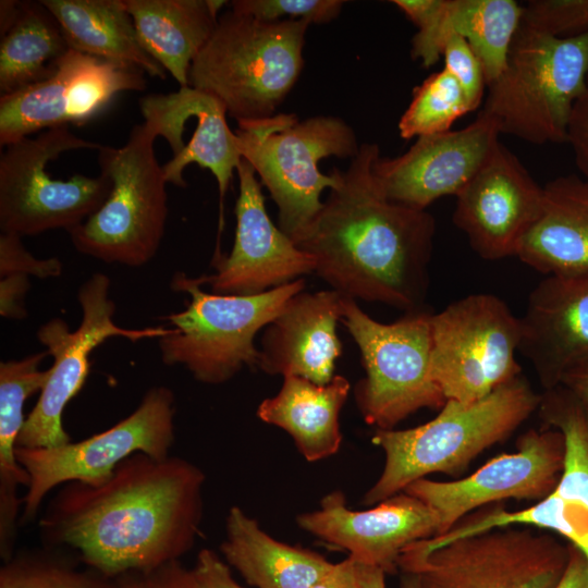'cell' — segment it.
<instances>
[{"label":"cell","mask_w":588,"mask_h":588,"mask_svg":"<svg viewBox=\"0 0 588 588\" xmlns=\"http://www.w3.org/2000/svg\"><path fill=\"white\" fill-rule=\"evenodd\" d=\"M205 481L185 458L135 453L100 481L64 483L39 518L41 539L110 579L179 561L200 531Z\"/></svg>","instance_id":"6da1fadb"},{"label":"cell","mask_w":588,"mask_h":588,"mask_svg":"<svg viewBox=\"0 0 588 588\" xmlns=\"http://www.w3.org/2000/svg\"><path fill=\"white\" fill-rule=\"evenodd\" d=\"M379 155L376 143L360 144L340 183L292 241L342 295L419 310L429 285L436 220L427 210L384 196L372 173Z\"/></svg>","instance_id":"7a4b0ae2"},{"label":"cell","mask_w":588,"mask_h":588,"mask_svg":"<svg viewBox=\"0 0 588 588\" xmlns=\"http://www.w3.org/2000/svg\"><path fill=\"white\" fill-rule=\"evenodd\" d=\"M540 396L520 373L478 401L446 400L432 420L415 428L377 429L371 441L383 450L385 462L363 503L376 505L430 474L463 473L527 420Z\"/></svg>","instance_id":"3957f363"},{"label":"cell","mask_w":588,"mask_h":588,"mask_svg":"<svg viewBox=\"0 0 588 588\" xmlns=\"http://www.w3.org/2000/svg\"><path fill=\"white\" fill-rule=\"evenodd\" d=\"M309 25L226 11L194 59L188 85L216 96L237 122L271 118L302 73Z\"/></svg>","instance_id":"277c9868"},{"label":"cell","mask_w":588,"mask_h":588,"mask_svg":"<svg viewBox=\"0 0 588 588\" xmlns=\"http://www.w3.org/2000/svg\"><path fill=\"white\" fill-rule=\"evenodd\" d=\"M241 157L255 170L278 206V226L291 240L321 209V194L335 187L341 170L323 174L327 157L354 158L360 145L353 127L332 115L299 121L293 113L238 121L235 131Z\"/></svg>","instance_id":"5b68a950"},{"label":"cell","mask_w":588,"mask_h":588,"mask_svg":"<svg viewBox=\"0 0 588 588\" xmlns=\"http://www.w3.org/2000/svg\"><path fill=\"white\" fill-rule=\"evenodd\" d=\"M588 76V32L558 38L520 24L480 112L501 133L535 145L566 143Z\"/></svg>","instance_id":"8992f818"},{"label":"cell","mask_w":588,"mask_h":588,"mask_svg":"<svg viewBox=\"0 0 588 588\" xmlns=\"http://www.w3.org/2000/svg\"><path fill=\"white\" fill-rule=\"evenodd\" d=\"M157 138L145 122L127 142L98 150L100 173L111 181L103 204L69 232L81 254L107 264L142 267L157 254L168 217L167 181L154 149Z\"/></svg>","instance_id":"52a82bcc"},{"label":"cell","mask_w":588,"mask_h":588,"mask_svg":"<svg viewBox=\"0 0 588 588\" xmlns=\"http://www.w3.org/2000/svg\"><path fill=\"white\" fill-rule=\"evenodd\" d=\"M200 286L195 278L174 274L171 287L191 299L185 309L167 317L172 331L159 339L160 356L164 365L184 366L199 382L221 384L244 366L257 367V332L304 291L305 280L255 295L208 293Z\"/></svg>","instance_id":"ba28073f"},{"label":"cell","mask_w":588,"mask_h":588,"mask_svg":"<svg viewBox=\"0 0 588 588\" xmlns=\"http://www.w3.org/2000/svg\"><path fill=\"white\" fill-rule=\"evenodd\" d=\"M430 317L419 309L381 323L345 296L341 322L362 354L366 376L355 387V400L368 425L393 429L421 408L444 405L431 367Z\"/></svg>","instance_id":"9c48e42d"},{"label":"cell","mask_w":588,"mask_h":588,"mask_svg":"<svg viewBox=\"0 0 588 588\" xmlns=\"http://www.w3.org/2000/svg\"><path fill=\"white\" fill-rule=\"evenodd\" d=\"M99 143L58 126L4 146L0 156V229L19 236L53 229L72 231L91 216L111 189L110 179L74 174L66 180L50 176L48 164L61 154L97 149Z\"/></svg>","instance_id":"30bf717a"},{"label":"cell","mask_w":588,"mask_h":588,"mask_svg":"<svg viewBox=\"0 0 588 588\" xmlns=\"http://www.w3.org/2000/svg\"><path fill=\"white\" fill-rule=\"evenodd\" d=\"M567 559L568 544L551 535L507 526L429 551L416 541L397 566L415 574L421 588H554Z\"/></svg>","instance_id":"8fae6325"},{"label":"cell","mask_w":588,"mask_h":588,"mask_svg":"<svg viewBox=\"0 0 588 588\" xmlns=\"http://www.w3.org/2000/svg\"><path fill=\"white\" fill-rule=\"evenodd\" d=\"M431 367L446 400L478 401L520 375L519 318L500 297L475 293L431 314Z\"/></svg>","instance_id":"7c38bea8"},{"label":"cell","mask_w":588,"mask_h":588,"mask_svg":"<svg viewBox=\"0 0 588 588\" xmlns=\"http://www.w3.org/2000/svg\"><path fill=\"white\" fill-rule=\"evenodd\" d=\"M174 413L172 390L157 385L145 393L132 414L102 432L54 448L16 446L15 457L29 476L20 525L36 518L45 497L56 487L70 481H100L138 452L155 458L170 456Z\"/></svg>","instance_id":"4fadbf2b"},{"label":"cell","mask_w":588,"mask_h":588,"mask_svg":"<svg viewBox=\"0 0 588 588\" xmlns=\"http://www.w3.org/2000/svg\"><path fill=\"white\" fill-rule=\"evenodd\" d=\"M110 285L108 275L94 273L79 286L82 320L75 331H70L68 323L58 317L38 328L37 339L53 357V364L37 403L25 419L16 446L54 448L71 442L62 424L63 411L86 381L90 353L107 339L120 336L137 342L160 339L172 331L164 327L126 329L115 324Z\"/></svg>","instance_id":"5bb4252c"},{"label":"cell","mask_w":588,"mask_h":588,"mask_svg":"<svg viewBox=\"0 0 588 588\" xmlns=\"http://www.w3.org/2000/svg\"><path fill=\"white\" fill-rule=\"evenodd\" d=\"M537 411L543 427L564 437V466L554 490L518 511L497 503L480 507L434 537L433 548L493 528L526 526L560 534L588 561V406L560 384L541 393Z\"/></svg>","instance_id":"9a60e30c"},{"label":"cell","mask_w":588,"mask_h":588,"mask_svg":"<svg viewBox=\"0 0 588 588\" xmlns=\"http://www.w3.org/2000/svg\"><path fill=\"white\" fill-rule=\"evenodd\" d=\"M145 74L131 63L69 49L48 77L0 96V145L52 127L87 124L119 94L144 90Z\"/></svg>","instance_id":"2e32d148"},{"label":"cell","mask_w":588,"mask_h":588,"mask_svg":"<svg viewBox=\"0 0 588 588\" xmlns=\"http://www.w3.org/2000/svg\"><path fill=\"white\" fill-rule=\"evenodd\" d=\"M565 456L561 431L529 429L517 451L493 457L470 476L452 481L422 478L404 492L418 498L438 515L444 535L469 513L502 500H537L550 494L561 477Z\"/></svg>","instance_id":"e0dca14e"},{"label":"cell","mask_w":588,"mask_h":588,"mask_svg":"<svg viewBox=\"0 0 588 588\" xmlns=\"http://www.w3.org/2000/svg\"><path fill=\"white\" fill-rule=\"evenodd\" d=\"M543 186L501 142L456 196L454 224L485 260L518 255L543 209Z\"/></svg>","instance_id":"ac0fdd59"},{"label":"cell","mask_w":588,"mask_h":588,"mask_svg":"<svg viewBox=\"0 0 588 588\" xmlns=\"http://www.w3.org/2000/svg\"><path fill=\"white\" fill-rule=\"evenodd\" d=\"M240 193L235 204L236 229L229 256L216 248V272L195 278L210 284L212 293L255 295L315 272V260L275 226L266 206L261 183L245 160L236 169Z\"/></svg>","instance_id":"d6986e66"},{"label":"cell","mask_w":588,"mask_h":588,"mask_svg":"<svg viewBox=\"0 0 588 588\" xmlns=\"http://www.w3.org/2000/svg\"><path fill=\"white\" fill-rule=\"evenodd\" d=\"M499 135L494 121L479 112L461 130L417 137L397 157L379 155L372 173L389 200L426 210L434 200L462 192L494 150Z\"/></svg>","instance_id":"ffe728a7"},{"label":"cell","mask_w":588,"mask_h":588,"mask_svg":"<svg viewBox=\"0 0 588 588\" xmlns=\"http://www.w3.org/2000/svg\"><path fill=\"white\" fill-rule=\"evenodd\" d=\"M298 526L348 552L360 564L394 574L400 555L412 543L437 537L440 522L425 502L404 491L369 510L348 509L343 492L326 494L320 509L297 516Z\"/></svg>","instance_id":"44dd1931"},{"label":"cell","mask_w":588,"mask_h":588,"mask_svg":"<svg viewBox=\"0 0 588 588\" xmlns=\"http://www.w3.org/2000/svg\"><path fill=\"white\" fill-rule=\"evenodd\" d=\"M518 353L544 390L588 360V270L548 274L530 292L519 318Z\"/></svg>","instance_id":"7402d4cb"},{"label":"cell","mask_w":588,"mask_h":588,"mask_svg":"<svg viewBox=\"0 0 588 588\" xmlns=\"http://www.w3.org/2000/svg\"><path fill=\"white\" fill-rule=\"evenodd\" d=\"M418 28L412 57L425 68L442 57L452 35L463 37L479 59L487 86L503 72L522 24L523 5L514 0H393Z\"/></svg>","instance_id":"603a6c76"},{"label":"cell","mask_w":588,"mask_h":588,"mask_svg":"<svg viewBox=\"0 0 588 588\" xmlns=\"http://www.w3.org/2000/svg\"><path fill=\"white\" fill-rule=\"evenodd\" d=\"M344 298L334 290L302 291L290 298L265 329L257 367L269 375L329 383L342 353L336 324Z\"/></svg>","instance_id":"cb8c5ba5"},{"label":"cell","mask_w":588,"mask_h":588,"mask_svg":"<svg viewBox=\"0 0 588 588\" xmlns=\"http://www.w3.org/2000/svg\"><path fill=\"white\" fill-rule=\"evenodd\" d=\"M543 191L542 213L517 258L546 275L588 270V181L558 176Z\"/></svg>","instance_id":"d4e9b609"},{"label":"cell","mask_w":588,"mask_h":588,"mask_svg":"<svg viewBox=\"0 0 588 588\" xmlns=\"http://www.w3.org/2000/svg\"><path fill=\"white\" fill-rule=\"evenodd\" d=\"M223 0H123L144 49L180 87L213 34Z\"/></svg>","instance_id":"484cf974"},{"label":"cell","mask_w":588,"mask_h":588,"mask_svg":"<svg viewBox=\"0 0 588 588\" xmlns=\"http://www.w3.org/2000/svg\"><path fill=\"white\" fill-rule=\"evenodd\" d=\"M220 551L228 565L256 588H310L334 564L314 551L278 541L236 505L228 513Z\"/></svg>","instance_id":"4316f807"},{"label":"cell","mask_w":588,"mask_h":588,"mask_svg":"<svg viewBox=\"0 0 588 588\" xmlns=\"http://www.w3.org/2000/svg\"><path fill=\"white\" fill-rule=\"evenodd\" d=\"M350 390L342 376H334L327 384L285 377L280 391L260 403L257 416L286 431L308 462L321 461L340 449L339 417Z\"/></svg>","instance_id":"83f0119b"},{"label":"cell","mask_w":588,"mask_h":588,"mask_svg":"<svg viewBox=\"0 0 588 588\" xmlns=\"http://www.w3.org/2000/svg\"><path fill=\"white\" fill-rule=\"evenodd\" d=\"M47 354L45 351L0 364V554L4 562L13 556L20 525L23 498L17 489L29 483L14 450L26 419L24 404L42 390L49 376V369H39Z\"/></svg>","instance_id":"f1b7e54d"},{"label":"cell","mask_w":588,"mask_h":588,"mask_svg":"<svg viewBox=\"0 0 588 588\" xmlns=\"http://www.w3.org/2000/svg\"><path fill=\"white\" fill-rule=\"evenodd\" d=\"M57 20L70 49L140 68L166 79L167 71L142 46L123 0H40Z\"/></svg>","instance_id":"f546056e"},{"label":"cell","mask_w":588,"mask_h":588,"mask_svg":"<svg viewBox=\"0 0 588 588\" xmlns=\"http://www.w3.org/2000/svg\"><path fill=\"white\" fill-rule=\"evenodd\" d=\"M54 16L40 2L23 1L0 41V93L8 95L48 77L68 50Z\"/></svg>","instance_id":"4dcf8cb0"},{"label":"cell","mask_w":588,"mask_h":588,"mask_svg":"<svg viewBox=\"0 0 588 588\" xmlns=\"http://www.w3.org/2000/svg\"><path fill=\"white\" fill-rule=\"evenodd\" d=\"M473 111L464 90L444 68L414 88L413 98L397 127L404 139L450 131L462 115Z\"/></svg>","instance_id":"1f68e13d"},{"label":"cell","mask_w":588,"mask_h":588,"mask_svg":"<svg viewBox=\"0 0 588 588\" xmlns=\"http://www.w3.org/2000/svg\"><path fill=\"white\" fill-rule=\"evenodd\" d=\"M0 588H113L112 579L82 571L48 551L13 555L0 569Z\"/></svg>","instance_id":"d6a6232c"},{"label":"cell","mask_w":588,"mask_h":588,"mask_svg":"<svg viewBox=\"0 0 588 588\" xmlns=\"http://www.w3.org/2000/svg\"><path fill=\"white\" fill-rule=\"evenodd\" d=\"M522 25L568 38L588 32V0H531L523 5Z\"/></svg>","instance_id":"836d02e7"},{"label":"cell","mask_w":588,"mask_h":588,"mask_svg":"<svg viewBox=\"0 0 588 588\" xmlns=\"http://www.w3.org/2000/svg\"><path fill=\"white\" fill-rule=\"evenodd\" d=\"M231 10L262 21L302 20L309 24L329 23L336 19L343 0H233Z\"/></svg>","instance_id":"e575fe53"},{"label":"cell","mask_w":588,"mask_h":588,"mask_svg":"<svg viewBox=\"0 0 588 588\" xmlns=\"http://www.w3.org/2000/svg\"><path fill=\"white\" fill-rule=\"evenodd\" d=\"M444 69L453 75L465 93L473 110L480 105L487 86L482 65L469 44L452 35L444 44Z\"/></svg>","instance_id":"d590c367"},{"label":"cell","mask_w":588,"mask_h":588,"mask_svg":"<svg viewBox=\"0 0 588 588\" xmlns=\"http://www.w3.org/2000/svg\"><path fill=\"white\" fill-rule=\"evenodd\" d=\"M62 272V264L56 258L38 259L23 245L21 236L1 233L0 277L22 274L40 279L57 278Z\"/></svg>","instance_id":"8d00e7d4"},{"label":"cell","mask_w":588,"mask_h":588,"mask_svg":"<svg viewBox=\"0 0 588 588\" xmlns=\"http://www.w3.org/2000/svg\"><path fill=\"white\" fill-rule=\"evenodd\" d=\"M113 588H197L192 568L173 561L147 571H130L112 578Z\"/></svg>","instance_id":"74e56055"},{"label":"cell","mask_w":588,"mask_h":588,"mask_svg":"<svg viewBox=\"0 0 588 588\" xmlns=\"http://www.w3.org/2000/svg\"><path fill=\"white\" fill-rule=\"evenodd\" d=\"M566 144L573 150L578 170L584 179L588 181V76L583 93L572 108Z\"/></svg>","instance_id":"f35d334b"},{"label":"cell","mask_w":588,"mask_h":588,"mask_svg":"<svg viewBox=\"0 0 588 588\" xmlns=\"http://www.w3.org/2000/svg\"><path fill=\"white\" fill-rule=\"evenodd\" d=\"M192 571L197 588H244L234 579L228 563L210 549L198 552Z\"/></svg>","instance_id":"ab89813d"},{"label":"cell","mask_w":588,"mask_h":588,"mask_svg":"<svg viewBox=\"0 0 588 588\" xmlns=\"http://www.w3.org/2000/svg\"><path fill=\"white\" fill-rule=\"evenodd\" d=\"M28 289V277L10 274L1 278L0 314L2 317L23 319L26 316L24 299Z\"/></svg>","instance_id":"60d3db41"},{"label":"cell","mask_w":588,"mask_h":588,"mask_svg":"<svg viewBox=\"0 0 588 588\" xmlns=\"http://www.w3.org/2000/svg\"><path fill=\"white\" fill-rule=\"evenodd\" d=\"M567 544V563L554 588H588V561L579 549Z\"/></svg>","instance_id":"b9f144b4"},{"label":"cell","mask_w":588,"mask_h":588,"mask_svg":"<svg viewBox=\"0 0 588 588\" xmlns=\"http://www.w3.org/2000/svg\"><path fill=\"white\" fill-rule=\"evenodd\" d=\"M310 588H359L356 562L347 556L334 563L332 568Z\"/></svg>","instance_id":"7bdbcfd3"},{"label":"cell","mask_w":588,"mask_h":588,"mask_svg":"<svg viewBox=\"0 0 588 588\" xmlns=\"http://www.w3.org/2000/svg\"><path fill=\"white\" fill-rule=\"evenodd\" d=\"M561 384L588 406V360L569 370Z\"/></svg>","instance_id":"ee69618b"},{"label":"cell","mask_w":588,"mask_h":588,"mask_svg":"<svg viewBox=\"0 0 588 588\" xmlns=\"http://www.w3.org/2000/svg\"><path fill=\"white\" fill-rule=\"evenodd\" d=\"M356 569L359 588H385V573L381 568L356 562Z\"/></svg>","instance_id":"f6af8a7d"},{"label":"cell","mask_w":588,"mask_h":588,"mask_svg":"<svg viewBox=\"0 0 588 588\" xmlns=\"http://www.w3.org/2000/svg\"><path fill=\"white\" fill-rule=\"evenodd\" d=\"M23 7V1H0V34L7 33L17 20Z\"/></svg>","instance_id":"bcb514c9"},{"label":"cell","mask_w":588,"mask_h":588,"mask_svg":"<svg viewBox=\"0 0 588 588\" xmlns=\"http://www.w3.org/2000/svg\"><path fill=\"white\" fill-rule=\"evenodd\" d=\"M400 588H421L418 577L413 573H403Z\"/></svg>","instance_id":"7dc6e473"}]
</instances>
